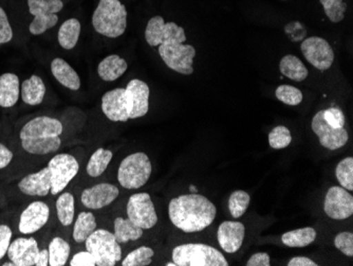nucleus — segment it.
Segmentation results:
<instances>
[{"label":"nucleus","mask_w":353,"mask_h":266,"mask_svg":"<svg viewBox=\"0 0 353 266\" xmlns=\"http://www.w3.org/2000/svg\"><path fill=\"white\" fill-rule=\"evenodd\" d=\"M216 214L217 208L213 202L198 193L176 196L168 205L170 222L186 234L205 229L212 225Z\"/></svg>","instance_id":"1"},{"label":"nucleus","mask_w":353,"mask_h":266,"mask_svg":"<svg viewBox=\"0 0 353 266\" xmlns=\"http://www.w3.org/2000/svg\"><path fill=\"white\" fill-rule=\"evenodd\" d=\"M63 131V124L57 119L35 117L28 121L19 132L21 148L32 155L52 154L61 148Z\"/></svg>","instance_id":"2"},{"label":"nucleus","mask_w":353,"mask_h":266,"mask_svg":"<svg viewBox=\"0 0 353 266\" xmlns=\"http://www.w3.org/2000/svg\"><path fill=\"white\" fill-rule=\"evenodd\" d=\"M95 32L109 39L124 35L127 28L126 7L120 0H100L91 17Z\"/></svg>","instance_id":"3"},{"label":"nucleus","mask_w":353,"mask_h":266,"mask_svg":"<svg viewBox=\"0 0 353 266\" xmlns=\"http://www.w3.org/2000/svg\"><path fill=\"white\" fill-rule=\"evenodd\" d=\"M172 258L176 266H229V262L219 250L202 243L176 246Z\"/></svg>","instance_id":"4"},{"label":"nucleus","mask_w":353,"mask_h":266,"mask_svg":"<svg viewBox=\"0 0 353 266\" xmlns=\"http://www.w3.org/2000/svg\"><path fill=\"white\" fill-rule=\"evenodd\" d=\"M152 167L145 153L138 152L127 156L121 162L118 180L125 189H140L150 180Z\"/></svg>","instance_id":"5"},{"label":"nucleus","mask_w":353,"mask_h":266,"mask_svg":"<svg viewBox=\"0 0 353 266\" xmlns=\"http://www.w3.org/2000/svg\"><path fill=\"white\" fill-rule=\"evenodd\" d=\"M85 245L98 266H114L122 259L120 243L108 230L95 229L85 241Z\"/></svg>","instance_id":"6"},{"label":"nucleus","mask_w":353,"mask_h":266,"mask_svg":"<svg viewBox=\"0 0 353 266\" xmlns=\"http://www.w3.org/2000/svg\"><path fill=\"white\" fill-rule=\"evenodd\" d=\"M28 8L33 21L30 23L32 35H41L59 23L57 13L63 10L61 0H28Z\"/></svg>","instance_id":"7"},{"label":"nucleus","mask_w":353,"mask_h":266,"mask_svg":"<svg viewBox=\"0 0 353 266\" xmlns=\"http://www.w3.org/2000/svg\"><path fill=\"white\" fill-rule=\"evenodd\" d=\"M158 47L159 55L168 68L185 75L194 73L192 63L196 57V49L192 45L170 41Z\"/></svg>","instance_id":"8"},{"label":"nucleus","mask_w":353,"mask_h":266,"mask_svg":"<svg viewBox=\"0 0 353 266\" xmlns=\"http://www.w3.org/2000/svg\"><path fill=\"white\" fill-rule=\"evenodd\" d=\"M51 174V194L57 196L68 187L71 180L77 175L79 164L77 158L71 154L55 155L48 164Z\"/></svg>","instance_id":"9"},{"label":"nucleus","mask_w":353,"mask_h":266,"mask_svg":"<svg viewBox=\"0 0 353 266\" xmlns=\"http://www.w3.org/2000/svg\"><path fill=\"white\" fill-rule=\"evenodd\" d=\"M102 111L114 122H126L132 118L134 102L126 88H114L102 97Z\"/></svg>","instance_id":"10"},{"label":"nucleus","mask_w":353,"mask_h":266,"mask_svg":"<svg viewBox=\"0 0 353 266\" xmlns=\"http://www.w3.org/2000/svg\"><path fill=\"white\" fill-rule=\"evenodd\" d=\"M145 39L148 45L158 47L161 44L170 41L184 44L186 41V35L183 28L176 23H166L163 17H154L146 26Z\"/></svg>","instance_id":"11"},{"label":"nucleus","mask_w":353,"mask_h":266,"mask_svg":"<svg viewBox=\"0 0 353 266\" xmlns=\"http://www.w3.org/2000/svg\"><path fill=\"white\" fill-rule=\"evenodd\" d=\"M127 216L143 230L150 229L158 223V214L148 193H137L127 202Z\"/></svg>","instance_id":"12"},{"label":"nucleus","mask_w":353,"mask_h":266,"mask_svg":"<svg viewBox=\"0 0 353 266\" xmlns=\"http://www.w3.org/2000/svg\"><path fill=\"white\" fill-rule=\"evenodd\" d=\"M301 53L307 61L319 70L325 71L332 66L334 53L326 39L311 37L301 43Z\"/></svg>","instance_id":"13"},{"label":"nucleus","mask_w":353,"mask_h":266,"mask_svg":"<svg viewBox=\"0 0 353 266\" xmlns=\"http://www.w3.org/2000/svg\"><path fill=\"white\" fill-rule=\"evenodd\" d=\"M313 132L319 137V144L330 151L343 148L348 142V133L344 128H333L327 122L324 111L317 113L312 119Z\"/></svg>","instance_id":"14"},{"label":"nucleus","mask_w":353,"mask_h":266,"mask_svg":"<svg viewBox=\"0 0 353 266\" xmlns=\"http://www.w3.org/2000/svg\"><path fill=\"white\" fill-rule=\"evenodd\" d=\"M324 210L333 220H346L353 213V196L343 187H331L325 198Z\"/></svg>","instance_id":"15"},{"label":"nucleus","mask_w":353,"mask_h":266,"mask_svg":"<svg viewBox=\"0 0 353 266\" xmlns=\"http://www.w3.org/2000/svg\"><path fill=\"white\" fill-rule=\"evenodd\" d=\"M50 208L41 200H35L26 207L19 218V230L21 234H33L45 227L49 221Z\"/></svg>","instance_id":"16"},{"label":"nucleus","mask_w":353,"mask_h":266,"mask_svg":"<svg viewBox=\"0 0 353 266\" xmlns=\"http://www.w3.org/2000/svg\"><path fill=\"white\" fill-rule=\"evenodd\" d=\"M120 196L119 188L114 184H94V186L87 188L83 191L81 200L85 207L91 210H99L110 205Z\"/></svg>","instance_id":"17"},{"label":"nucleus","mask_w":353,"mask_h":266,"mask_svg":"<svg viewBox=\"0 0 353 266\" xmlns=\"http://www.w3.org/2000/svg\"><path fill=\"white\" fill-rule=\"evenodd\" d=\"M39 251L34 238L21 237L11 242L7 255L15 266H35Z\"/></svg>","instance_id":"18"},{"label":"nucleus","mask_w":353,"mask_h":266,"mask_svg":"<svg viewBox=\"0 0 353 266\" xmlns=\"http://www.w3.org/2000/svg\"><path fill=\"white\" fill-rule=\"evenodd\" d=\"M245 236V225L240 222L225 221L218 228V243L228 254L237 253L243 245Z\"/></svg>","instance_id":"19"},{"label":"nucleus","mask_w":353,"mask_h":266,"mask_svg":"<svg viewBox=\"0 0 353 266\" xmlns=\"http://www.w3.org/2000/svg\"><path fill=\"white\" fill-rule=\"evenodd\" d=\"M19 189L26 196H47L51 191V174L48 167L21 178Z\"/></svg>","instance_id":"20"},{"label":"nucleus","mask_w":353,"mask_h":266,"mask_svg":"<svg viewBox=\"0 0 353 266\" xmlns=\"http://www.w3.org/2000/svg\"><path fill=\"white\" fill-rule=\"evenodd\" d=\"M126 89L132 95V102H134V111L130 119H138L145 116L150 109V86L139 79H134L127 84Z\"/></svg>","instance_id":"21"},{"label":"nucleus","mask_w":353,"mask_h":266,"mask_svg":"<svg viewBox=\"0 0 353 266\" xmlns=\"http://www.w3.org/2000/svg\"><path fill=\"white\" fill-rule=\"evenodd\" d=\"M21 97V83L15 73L0 75V107L10 108L19 102Z\"/></svg>","instance_id":"22"},{"label":"nucleus","mask_w":353,"mask_h":266,"mask_svg":"<svg viewBox=\"0 0 353 266\" xmlns=\"http://www.w3.org/2000/svg\"><path fill=\"white\" fill-rule=\"evenodd\" d=\"M51 71L57 82L70 91H77L81 88V79L77 71L65 59L57 57L51 63Z\"/></svg>","instance_id":"23"},{"label":"nucleus","mask_w":353,"mask_h":266,"mask_svg":"<svg viewBox=\"0 0 353 266\" xmlns=\"http://www.w3.org/2000/svg\"><path fill=\"white\" fill-rule=\"evenodd\" d=\"M128 64L118 55H111L100 61L98 66L99 77L105 82H114L126 73Z\"/></svg>","instance_id":"24"},{"label":"nucleus","mask_w":353,"mask_h":266,"mask_svg":"<svg viewBox=\"0 0 353 266\" xmlns=\"http://www.w3.org/2000/svg\"><path fill=\"white\" fill-rule=\"evenodd\" d=\"M46 95V85L39 75H31L21 85V97L28 105H39L43 103Z\"/></svg>","instance_id":"25"},{"label":"nucleus","mask_w":353,"mask_h":266,"mask_svg":"<svg viewBox=\"0 0 353 266\" xmlns=\"http://www.w3.org/2000/svg\"><path fill=\"white\" fill-rule=\"evenodd\" d=\"M81 30L82 26L79 23V19H69L61 23L59 30V46L65 50H72L79 41V35H81Z\"/></svg>","instance_id":"26"},{"label":"nucleus","mask_w":353,"mask_h":266,"mask_svg":"<svg viewBox=\"0 0 353 266\" xmlns=\"http://www.w3.org/2000/svg\"><path fill=\"white\" fill-rule=\"evenodd\" d=\"M279 70L285 77L296 82H303L306 80L309 73L303 61L295 55H288L281 59L279 63Z\"/></svg>","instance_id":"27"},{"label":"nucleus","mask_w":353,"mask_h":266,"mask_svg":"<svg viewBox=\"0 0 353 266\" xmlns=\"http://www.w3.org/2000/svg\"><path fill=\"white\" fill-rule=\"evenodd\" d=\"M144 234L142 228L137 226L130 218H117L114 220V237L120 244L130 241H137Z\"/></svg>","instance_id":"28"},{"label":"nucleus","mask_w":353,"mask_h":266,"mask_svg":"<svg viewBox=\"0 0 353 266\" xmlns=\"http://www.w3.org/2000/svg\"><path fill=\"white\" fill-rule=\"evenodd\" d=\"M316 239L314 228L305 227L285 232L281 237V241L288 247H306Z\"/></svg>","instance_id":"29"},{"label":"nucleus","mask_w":353,"mask_h":266,"mask_svg":"<svg viewBox=\"0 0 353 266\" xmlns=\"http://www.w3.org/2000/svg\"><path fill=\"white\" fill-rule=\"evenodd\" d=\"M95 229H97V220L92 212H81L73 227V240L77 243H85Z\"/></svg>","instance_id":"30"},{"label":"nucleus","mask_w":353,"mask_h":266,"mask_svg":"<svg viewBox=\"0 0 353 266\" xmlns=\"http://www.w3.org/2000/svg\"><path fill=\"white\" fill-rule=\"evenodd\" d=\"M112 156V152L106 149L100 148L95 151L87 164L86 171L88 175L91 178H99L102 175L110 164Z\"/></svg>","instance_id":"31"},{"label":"nucleus","mask_w":353,"mask_h":266,"mask_svg":"<svg viewBox=\"0 0 353 266\" xmlns=\"http://www.w3.org/2000/svg\"><path fill=\"white\" fill-rule=\"evenodd\" d=\"M49 265L63 266L68 262L70 256V245L61 237L54 238L49 244Z\"/></svg>","instance_id":"32"},{"label":"nucleus","mask_w":353,"mask_h":266,"mask_svg":"<svg viewBox=\"0 0 353 266\" xmlns=\"http://www.w3.org/2000/svg\"><path fill=\"white\" fill-rule=\"evenodd\" d=\"M74 196L69 192L61 193L57 200V213L61 225L70 226L74 220L75 212Z\"/></svg>","instance_id":"33"},{"label":"nucleus","mask_w":353,"mask_h":266,"mask_svg":"<svg viewBox=\"0 0 353 266\" xmlns=\"http://www.w3.org/2000/svg\"><path fill=\"white\" fill-rule=\"evenodd\" d=\"M154 251L148 246H141L132 250L122 261L123 266H148L152 263Z\"/></svg>","instance_id":"34"},{"label":"nucleus","mask_w":353,"mask_h":266,"mask_svg":"<svg viewBox=\"0 0 353 266\" xmlns=\"http://www.w3.org/2000/svg\"><path fill=\"white\" fill-rule=\"evenodd\" d=\"M251 196L243 190H237L231 194L229 198V210L234 218H240L249 208Z\"/></svg>","instance_id":"35"},{"label":"nucleus","mask_w":353,"mask_h":266,"mask_svg":"<svg viewBox=\"0 0 353 266\" xmlns=\"http://www.w3.org/2000/svg\"><path fill=\"white\" fill-rule=\"evenodd\" d=\"M335 175L344 189L353 191V158L341 160L335 169Z\"/></svg>","instance_id":"36"},{"label":"nucleus","mask_w":353,"mask_h":266,"mask_svg":"<svg viewBox=\"0 0 353 266\" xmlns=\"http://www.w3.org/2000/svg\"><path fill=\"white\" fill-rule=\"evenodd\" d=\"M324 7L327 17L332 23H338L344 19L347 3L343 0H319Z\"/></svg>","instance_id":"37"},{"label":"nucleus","mask_w":353,"mask_h":266,"mask_svg":"<svg viewBox=\"0 0 353 266\" xmlns=\"http://www.w3.org/2000/svg\"><path fill=\"white\" fill-rule=\"evenodd\" d=\"M275 96L281 102L291 106H296L303 101V93L292 85H281L275 91Z\"/></svg>","instance_id":"38"},{"label":"nucleus","mask_w":353,"mask_h":266,"mask_svg":"<svg viewBox=\"0 0 353 266\" xmlns=\"http://www.w3.org/2000/svg\"><path fill=\"white\" fill-rule=\"evenodd\" d=\"M292 142V135L289 129L283 125H279L270 132L269 144L274 150H281L287 148Z\"/></svg>","instance_id":"39"},{"label":"nucleus","mask_w":353,"mask_h":266,"mask_svg":"<svg viewBox=\"0 0 353 266\" xmlns=\"http://www.w3.org/2000/svg\"><path fill=\"white\" fill-rule=\"evenodd\" d=\"M335 247L341 250L347 257H353L352 232H340L334 239Z\"/></svg>","instance_id":"40"},{"label":"nucleus","mask_w":353,"mask_h":266,"mask_svg":"<svg viewBox=\"0 0 353 266\" xmlns=\"http://www.w3.org/2000/svg\"><path fill=\"white\" fill-rule=\"evenodd\" d=\"M13 29L5 10L0 7V45L8 44L13 39Z\"/></svg>","instance_id":"41"},{"label":"nucleus","mask_w":353,"mask_h":266,"mask_svg":"<svg viewBox=\"0 0 353 266\" xmlns=\"http://www.w3.org/2000/svg\"><path fill=\"white\" fill-rule=\"evenodd\" d=\"M324 117L327 122L333 128H344L346 123L344 113L338 107H331L324 111Z\"/></svg>","instance_id":"42"},{"label":"nucleus","mask_w":353,"mask_h":266,"mask_svg":"<svg viewBox=\"0 0 353 266\" xmlns=\"http://www.w3.org/2000/svg\"><path fill=\"white\" fill-rule=\"evenodd\" d=\"M12 229L6 224L0 225V260H3L7 256L8 249L12 240Z\"/></svg>","instance_id":"43"},{"label":"nucleus","mask_w":353,"mask_h":266,"mask_svg":"<svg viewBox=\"0 0 353 266\" xmlns=\"http://www.w3.org/2000/svg\"><path fill=\"white\" fill-rule=\"evenodd\" d=\"M71 266H95L94 258L89 253L88 250H84V251H79V253L75 254L73 256L72 259L70 261Z\"/></svg>","instance_id":"44"},{"label":"nucleus","mask_w":353,"mask_h":266,"mask_svg":"<svg viewBox=\"0 0 353 266\" xmlns=\"http://www.w3.org/2000/svg\"><path fill=\"white\" fill-rule=\"evenodd\" d=\"M271 265V258L269 254L257 253L254 254L247 262V266H270Z\"/></svg>","instance_id":"45"},{"label":"nucleus","mask_w":353,"mask_h":266,"mask_svg":"<svg viewBox=\"0 0 353 266\" xmlns=\"http://www.w3.org/2000/svg\"><path fill=\"white\" fill-rule=\"evenodd\" d=\"M13 152L5 144H0V170L7 168L13 160Z\"/></svg>","instance_id":"46"},{"label":"nucleus","mask_w":353,"mask_h":266,"mask_svg":"<svg viewBox=\"0 0 353 266\" xmlns=\"http://www.w3.org/2000/svg\"><path fill=\"white\" fill-rule=\"evenodd\" d=\"M319 264L315 263L313 260L307 257H295L292 258L290 261L288 262V266H317Z\"/></svg>","instance_id":"47"},{"label":"nucleus","mask_w":353,"mask_h":266,"mask_svg":"<svg viewBox=\"0 0 353 266\" xmlns=\"http://www.w3.org/2000/svg\"><path fill=\"white\" fill-rule=\"evenodd\" d=\"M49 265V250L43 249L39 251V257H37L35 266H47Z\"/></svg>","instance_id":"48"},{"label":"nucleus","mask_w":353,"mask_h":266,"mask_svg":"<svg viewBox=\"0 0 353 266\" xmlns=\"http://www.w3.org/2000/svg\"><path fill=\"white\" fill-rule=\"evenodd\" d=\"M190 192H192V193H197V189H196L195 186H190Z\"/></svg>","instance_id":"49"},{"label":"nucleus","mask_w":353,"mask_h":266,"mask_svg":"<svg viewBox=\"0 0 353 266\" xmlns=\"http://www.w3.org/2000/svg\"><path fill=\"white\" fill-rule=\"evenodd\" d=\"M166 265H168V266H176V264L174 263V262H168V263H166Z\"/></svg>","instance_id":"50"},{"label":"nucleus","mask_w":353,"mask_h":266,"mask_svg":"<svg viewBox=\"0 0 353 266\" xmlns=\"http://www.w3.org/2000/svg\"><path fill=\"white\" fill-rule=\"evenodd\" d=\"M281 1H285V0H281Z\"/></svg>","instance_id":"51"}]
</instances>
